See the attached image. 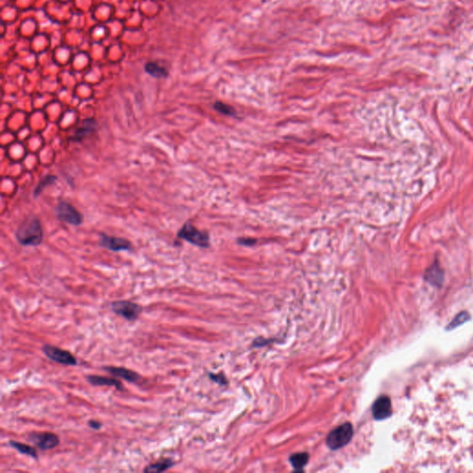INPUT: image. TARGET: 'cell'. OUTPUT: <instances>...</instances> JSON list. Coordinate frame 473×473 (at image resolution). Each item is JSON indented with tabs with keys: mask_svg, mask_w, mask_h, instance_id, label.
Instances as JSON below:
<instances>
[{
	"mask_svg": "<svg viewBox=\"0 0 473 473\" xmlns=\"http://www.w3.org/2000/svg\"><path fill=\"white\" fill-rule=\"evenodd\" d=\"M214 108L216 109L217 112L224 114V115H227V116H235V114H236L234 108L227 106L226 104L222 103V102H216L214 105Z\"/></svg>",
	"mask_w": 473,
	"mask_h": 473,
	"instance_id": "19",
	"label": "cell"
},
{
	"mask_svg": "<svg viewBox=\"0 0 473 473\" xmlns=\"http://www.w3.org/2000/svg\"><path fill=\"white\" fill-rule=\"evenodd\" d=\"M9 446H10L11 448H14V449L17 450L20 454L25 455V456H30V457L35 458V459H38V454H37L36 448H33V447H31V446L26 445V444H22V443L21 442H18V441H15V440H11V441L9 442Z\"/></svg>",
	"mask_w": 473,
	"mask_h": 473,
	"instance_id": "15",
	"label": "cell"
},
{
	"mask_svg": "<svg viewBox=\"0 0 473 473\" xmlns=\"http://www.w3.org/2000/svg\"><path fill=\"white\" fill-rule=\"evenodd\" d=\"M239 243L242 244V245H245V246H252V245L256 243V240H253V239H240Z\"/></svg>",
	"mask_w": 473,
	"mask_h": 473,
	"instance_id": "22",
	"label": "cell"
},
{
	"mask_svg": "<svg viewBox=\"0 0 473 473\" xmlns=\"http://www.w3.org/2000/svg\"><path fill=\"white\" fill-rule=\"evenodd\" d=\"M102 369L108 374H110L111 376L118 377V378H122L129 383L136 384L142 379V376H140L138 373L129 370L128 368L117 367V366H105V367H102Z\"/></svg>",
	"mask_w": 473,
	"mask_h": 473,
	"instance_id": "11",
	"label": "cell"
},
{
	"mask_svg": "<svg viewBox=\"0 0 473 473\" xmlns=\"http://www.w3.org/2000/svg\"><path fill=\"white\" fill-rule=\"evenodd\" d=\"M98 124L94 118H85L82 121L80 127L74 130L73 136L70 138V141L74 143H81L87 138L89 135L93 133L97 129Z\"/></svg>",
	"mask_w": 473,
	"mask_h": 473,
	"instance_id": "9",
	"label": "cell"
},
{
	"mask_svg": "<svg viewBox=\"0 0 473 473\" xmlns=\"http://www.w3.org/2000/svg\"><path fill=\"white\" fill-rule=\"evenodd\" d=\"M57 176L54 175H46L43 179H42L39 183L37 184V186L36 187V189L33 190V197L35 198H37L38 196L41 194L43 192V190H45L47 187L48 186L53 185L56 183L57 181Z\"/></svg>",
	"mask_w": 473,
	"mask_h": 473,
	"instance_id": "18",
	"label": "cell"
},
{
	"mask_svg": "<svg viewBox=\"0 0 473 473\" xmlns=\"http://www.w3.org/2000/svg\"><path fill=\"white\" fill-rule=\"evenodd\" d=\"M353 434L354 429L352 424L350 422H346L329 432L325 442L331 450H339L351 441Z\"/></svg>",
	"mask_w": 473,
	"mask_h": 473,
	"instance_id": "2",
	"label": "cell"
},
{
	"mask_svg": "<svg viewBox=\"0 0 473 473\" xmlns=\"http://www.w3.org/2000/svg\"><path fill=\"white\" fill-rule=\"evenodd\" d=\"M87 424L88 426L90 427L91 429L96 430V431L100 430V429L102 428V426H103V424H102L101 422H98V421H94V420H90V421H88Z\"/></svg>",
	"mask_w": 473,
	"mask_h": 473,
	"instance_id": "20",
	"label": "cell"
},
{
	"mask_svg": "<svg viewBox=\"0 0 473 473\" xmlns=\"http://www.w3.org/2000/svg\"><path fill=\"white\" fill-rule=\"evenodd\" d=\"M42 351L49 360L62 365L76 366L78 364L77 359L74 355H72L69 350H62L54 345H44L42 347Z\"/></svg>",
	"mask_w": 473,
	"mask_h": 473,
	"instance_id": "6",
	"label": "cell"
},
{
	"mask_svg": "<svg viewBox=\"0 0 473 473\" xmlns=\"http://www.w3.org/2000/svg\"><path fill=\"white\" fill-rule=\"evenodd\" d=\"M209 378L211 380L215 381L216 383L220 384V385H224L226 383L225 378L223 376H217V375H214V374H209Z\"/></svg>",
	"mask_w": 473,
	"mask_h": 473,
	"instance_id": "21",
	"label": "cell"
},
{
	"mask_svg": "<svg viewBox=\"0 0 473 473\" xmlns=\"http://www.w3.org/2000/svg\"><path fill=\"white\" fill-rule=\"evenodd\" d=\"M27 440L33 444L41 451H47L57 448L60 439L56 433L49 432H32L28 435Z\"/></svg>",
	"mask_w": 473,
	"mask_h": 473,
	"instance_id": "7",
	"label": "cell"
},
{
	"mask_svg": "<svg viewBox=\"0 0 473 473\" xmlns=\"http://www.w3.org/2000/svg\"><path fill=\"white\" fill-rule=\"evenodd\" d=\"M144 71L146 73H148L150 76L156 78V79L168 77V71L155 62L146 63L144 66Z\"/></svg>",
	"mask_w": 473,
	"mask_h": 473,
	"instance_id": "14",
	"label": "cell"
},
{
	"mask_svg": "<svg viewBox=\"0 0 473 473\" xmlns=\"http://www.w3.org/2000/svg\"><path fill=\"white\" fill-rule=\"evenodd\" d=\"M289 461L296 470H301L309 462V454L307 453H296L290 456Z\"/></svg>",
	"mask_w": 473,
	"mask_h": 473,
	"instance_id": "17",
	"label": "cell"
},
{
	"mask_svg": "<svg viewBox=\"0 0 473 473\" xmlns=\"http://www.w3.org/2000/svg\"><path fill=\"white\" fill-rule=\"evenodd\" d=\"M443 277H444V274H443L441 268L439 267L438 263H434L432 267L429 268L428 271H427V280H428L430 283L434 285V286L440 285V284L442 283Z\"/></svg>",
	"mask_w": 473,
	"mask_h": 473,
	"instance_id": "16",
	"label": "cell"
},
{
	"mask_svg": "<svg viewBox=\"0 0 473 473\" xmlns=\"http://www.w3.org/2000/svg\"><path fill=\"white\" fill-rule=\"evenodd\" d=\"M98 244H99V246L114 252L129 251L132 246V243L128 240H126V239L109 236L106 233H101L99 235Z\"/></svg>",
	"mask_w": 473,
	"mask_h": 473,
	"instance_id": "8",
	"label": "cell"
},
{
	"mask_svg": "<svg viewBox=\"0 0 473 473\" xmlns=\"http://www.w3.org/2000/svg\"><path fill=\"white\" fill-rule=\"evenodd\" d=\"M392 414V405L388 396H380L373 405V415L376 421L386 420Z\"/></svg>",
	"mask_w": 473,
	"mask_h": 473,
	"instance_id": "10",
	"label": "cell"
},
{
	"mask_svg": "<svg viewBox=\"0 0 473 473\" xmlns=\"http://www.w3.org/2000/svg\"><path fill=\"white\" fill-rule=\"evenodd\" d=\"M85 379L88 383L93 386H113L117 390L124 391V386L121 381L118 380L114 377H106V376H85Z\"/></svg>",
	"mask_w": 473,
	"mask_h": 473,
	"instance_id": "12",
	"label": "cell"
},
{
	"mask_svg": "<svg viewBox=\"0 0 473 473\" xmlns=\"http://www.w3.org/2000/svg\"><path fill=\"white\" fill-rule=\"evenodd\" d=\"M15 236L22 246H39L44 239V229L39 218L36 216L25 218L17 228Z\"/></svg>",
	"mask_w": 473,
	"mask_h": 473,
	"instance_id": "1",
	"label": "cell"
},
{
	"mask_svg": "<svg viewBox=\"0 0 473 473\" xmlns=\"http://www.w3.org/2000/svg\"><path fill=\"white\" fill-rule=\"evenodd\" d=\"M110 309L114 314L123 317L128 322H134L143 313V307L140 304L129 300H115L110 303Z\"/></svg>",
	"mask_w": 473,
	"mask_h": 473,
	"instance_id": "4",
	"label": "cell"
},
{
	"mask_svg": "<svg viewBox=\"0 0 473 473\" xmlns=\"http://www.w3.org/2000/svg\"><path fill=\"white\" fill-rule=\"evenodd\" d=\"M177 236L184 240L197 247L208 248L210 246V238L206 232L201 231L190 223H186L180 228Z\"/></svg>",
	"mask_w": 473,
	"mask_h": 473,
	"instance_id": "3",
	"label": "cell"
},
{
	"mask_svg": "<svg viewBox=\"0 0 473 473\" xmlns=\"http://www.w3.org/2000/svg\"><path fill=\"white\" fill-rule=\"evenodd\" d=\"M174 465H175V462L171 458H164V459H161L157 462L150 464L148 466H146L144 468V471L148 473L163 472V471H165V470L170 469V468L174 467Z\"/></svg>",
	"mask_w": 473,
	"mask_h": 473,
	"instance_id": "13",
	"label": "cell"
},
{
	"mask_svg": "<svg viewBox=\"0 0 473 473\" xmlns=\"http://www.w3.org/2000/svg\"><path fill=\"white\" fill-rule=\"evenodd\" d=\"M55 214L57 219L63 223H67L72 226H80L83 224V215L67 201H58L55 208Z\"/></svg>",
	"mask_w": 473,
	"mask_h": 473,
	"instance_id": "5",
	"label": "cell"
}]
</instances>
